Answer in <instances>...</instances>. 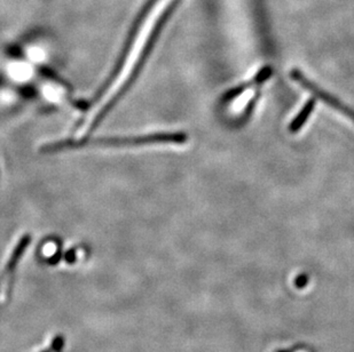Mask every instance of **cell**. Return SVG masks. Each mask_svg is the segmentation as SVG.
<instances>
[{"instance_id": "cell-1", "label": "cell", "mask_w": 354, "mask_h": 352, "mask_svg": "<svg viewBox=\"0 0 354 352\" xmlns=\"http://www.w3.org/2000/svg\"><path fill=\"white\" fill-rule=\"evenodd\" d=\"M174 1V0H156V3L149 10L147 17H145L144 22L139 28L133 43L131 45L130 50L127 53V59L122 64L120 72L113 80L111 86L108 87V90L104 92L100 100L97 101V104L94 106L93 109L91 110V113L94 117L101 118L104 116V113H107L108 108H111V104H114V101L118 99L120 92L133 75L136 68L138 67V63L144 54L145 48L154 34L158 22Z\"/></svg>"}, {"instance_id": "cell-2", "label": "cell", "mask_w": 354, "mask_h": 352, "mask_svg": "<svg viewBox=\"0 0 354 352\" xmlns=\"http://www.w3.org/2000/svg\"><path fill=\"white\" fill-rule=\"evenodd\" d=\"M187 141L185 133H160L140 135V137H115V139H97L95 141H64V142L50 143L44 146L45 153H54L59 150L73 149L86 144L93 146H147V144H160V143H176L183 144Z\"/></svg>"}, {"instance_id": "cell-3", "label": "cell", "mask_w": 354, "mask_h": 352, "mask_svg": "<svg viewBox=\"0 0 354 352\" xmlns=\"http://www.w3.org/2000/svg\"><path fill=\"white\" fill-rule=\"evenodd\" d=\"M291 79H294L296 83L299 84L303 88L308 90L310 93L313 94L317 99L324 101V104L331 106L333 109L337 110L339 113H343L345 116L348 117L350 119L354 121V109L351 106H346L344 102H342L339 99L328 93L326 90H322L321 87L317 86V84L312 80L308 79L304 73L298 69H292L290 71Z\"/></svg>"}, {"instance_id": "cell-4", "label": "cell", "mask_w": 354, "mask_h": 352, "mask_svg": "<svg viewBox=\"0 0 354 352\" xmlns=\"http://www.w3.org/2000/svg\"><path fill=\"white\" fill-rule=\"evenodd\" d=\"M30 243V237L26 236L20 240L17 247L14 248L10 254V257L7 261L6 266L0 276V306H5L10 297V293L13 289L14 280H15V270H17V263L21 260V256L24 255V251Z\"/></svg>"}, {"instance_id": "cell-5", "label": "cell", "mask_w": 354, "mask_h": 352, "mask_svg": "<svg viewBox=\"0 0 354 352\" xmlns=\"http://www.w3.org/2000/svg\"><path fill=\"white\" fill-rule=\"evenodd\" d=\"M272 75H273V68L270 64L265 66L248 83H242L239 86L234 87V88H232V90L226 92V94L224 95V102H231L232 100H234L237 97H240L241 94H243L245 90H250L252 87L261 86V85L266 83L271 78Z\"/></svg>"}, {"instance_id": "cell-6", "label": "cell", "mask_w": 354, "mask_h": 352, "mask_svg": "<svg viewBox=\"0 0 354 352\" xmlns=\"http://www.w3.org/2000/svg\"><path fill=\"white\" fill-rule=\"evenodd\" d=\"M315 104H317V97L308 100V102L301 108L299 113L295 117L294 120L291 121L290 125L288 127L289 133L296 134L301 130V127L304 126L305 123L308 121V117L311 116L312 113L315 111Z\"/></svg>"}]
</instances>
